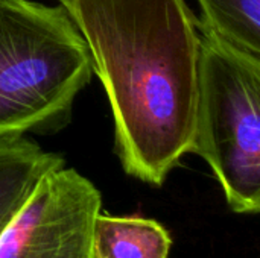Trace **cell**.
<instances>
[{
    "label": "cell",
    "instance_id": "1",
    "mask_svg": "<svg viewBox=\"0 0 260 258\" xmlns=\"http://www.w3.org/2000/svg\"><path fill=\"white\" fill-rule=\"evenodd\" d=\"M99 76L123 170L160 187L192 152L201 32L184 0H61Z\"/></svg>",
    "mask_w": 260,
    "mask_h": 258
},
{
    "label": "cell",
    "instance_id": "2",
    "mask_svg": "<svg viewBox=\"0 0 260 258\" xmlns=\"http://www.w3.org/2000/svg\"><path fill=\"white\" fill-rule=\"evenodd\" d=\"M91 76L88 47L61 3L0 0V138L62 129Z\"/></svg>",
    "mask_w": 260,
    "mask_h": 258
},
{
    "label": "cell",
    "instance_id": "3",
    "mask_svg": "<svg viewBox=\"0 0 260 258\" xmlns=\"http://www.w3.org/2000/svg\"><path fill=\"white\" fill-rule=\"evenodd\" d=\"M200 32V84L192 154L209 164L235 213L257 214L260 61L238 53L201 27Z\"/></svg>",
    "mask_w": 260,
    "mask_h": 258
},
{
    "label": "cell",
    "instance_id": "4",
    "mask_svg": "<svg viewBox=\"0 0 260 258\" xmlns=\"http://www.w3.org/2000/svg\"><path fill=\"white\" fill-rule=\"evenodd\" d=\"M102 211L96 186L75 169L47 172L0 234V258H94Z\"/></svg>",
    "mask_w": 260,
    "mask_h": 258
},
{
    "label": "cell",
    "instance_id": "5",
    "mask_svg": "<svg viewBox=\"0 0 260 258\" xmlns=\"http://www.w3.org/2000/svg\"><path fill=\"white\" fill-rule=\"evenodd\" d=\"M62 166L61 155L43 151L24 135L0 138V234L37 182Z\"/></svg>",
    "mask_w": 260,
    "mask_h": 258
},
{
    "label": "cell",
    "instance_id": "6",
    "mask_svg": "<svg viewBox=\"0 0 260 258\" xmlns=\"http://www.w3.org/2000/svg\"><path fill=\"white\" fill-rule=\"evenodd\" d=\"M172 237L157 220L101 211L93 227L94 258H169Z\"/></svg>",
    "mask_w": 260,
    "mask_h": 258
},
{
    "label": "cell",
    "instance_id": "7",
    "mask_svg": "<svg viewBox=\"0 0 260 258\" xmlns=\"http://www.w3.org/2000/svg\"><path fill=\"white\" fill-rule=\"evenodd\" d=\"M200 27L238 53L260 61V0H198Z\"/></svg>",
    "mask_w": 260,
    "mask_h": 258
},
{
    "label": "cell",
    "instance_id": "8",
    "mask_svg": "<svg viewBox=\"0 0 260 258\" xmlns=\"http://www.w3.org/2000/svg\"><path fill=\"white\" fill-rule=\"evenodd\" d=\"M58 2H61V0H58Z\"/></svg>",
    "mask_w": 260,
    "mask_h": 258
}]
</instances>
